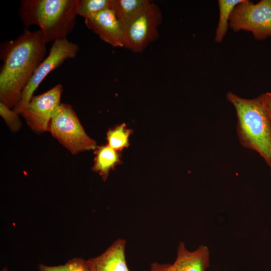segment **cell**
Returning a JSON list of instances; mask_svg holds the SVG:
<instances>
[{
    "instance_id": "20",
    "label": "cell",
    "mask_w": 271,
    "mask_h": 271,
    "mask_svg": "<svg viewBox=\"0 0 271 271\" xmlns=\"http://www.w3.org/2000/svg\"><path fill=\"white\" fill-rule=\"evenodd\" d=\"M266 108L271 118V92L263 94Z\"/></svg>"
},
{
    "instance_id": "11",
    "label": "cell",
    "mask_w": 271,
    "mask_h": 271,
    "mask_svg": "<svg viewBox=\"0 0 271 271\" xmlns=\"http://www.w3.org/2000/svg\"><path fill=\"white\" fill-rule=\"evenodd\" d=\"M209 265V251L205 245L190 251L181 242L177 248V257L172 264L174 271H206Z\"/></svg>"
},
{
    "instance_id": "1",
    "label": "cell",
    "mask_w": 271,
    "mask_h": 271,
    "mask_svg": "<svg viewBox=\"0 0 271 271\" xmlns=\"http://www.w3.org/2000/svg\"><path fill=\"white\" fill-rule=\"evenodd\" d=\"M46 43L40 30L26 29L0 46V102L13 109L34 72L44 59Z\"/></svg>"
},
{
    "instance_id": "14",
    "label": "cell",
    "mask_w": 271,
    "mask_h": 271,
    "mask_svg": "<svg viewBox=\"0 0 271 271\" xmlns=\"http://www.w3.org/2000/svg\"><path fill=\"white\" fill-rule=\"evenodd\" d=\"M246 0H219V17L214 40L221 43L228 30L229 20L235 8Z\"/></svg>"
},
{
    "instance_id": "8",
    "label": "cell",
    "mask_w": 271,
    "mask_h": 271,
    "mask_svg": "<svg viewBox=\"0 0 271 271\" xmlns=\"http://www.w3.org/2000/svg\"><path fill=\"white\" fill-rule=\"evenodd\" d=\"M62 92V85L58 84L43 93L33 95L21 111L20 114L33 131L38 134L49 131L54 112L61 103Z\"/></svg>"
},
{
    "instance_id": "4",
    "label": "cell",
    "mask_w": 271,
    "mask_h": 271,
    "mask_svg": "<svg viewBox=\"0 0 271 271\" xmlns=\"http://www.w3.org/2000/svg\"><path fill=\"white\" fill-rule=\"evenodd\" d=\"M52 136L73 155L95 150V141L86 133L71 105L61 103L55 109L49 128Z\"/></svg>"
},
{
    "instance_id": "19",
    "label": "cell",
    "mask_w": 271,
    "mask_h": 271,
    "mask_svg": "<svg viewBox=\"0 0 271 271\" xmlns=\"http://www.w3.org/2000/svg\"><path fill=\"white\" fill-rule=\"evenodd\" d=\"M151 271H174L172 264H163L154 262L151 265Z\"/></svg>"
},
{
    "instance_id": "21",
    "label": "cell",
    "mask_w": 271,
    "mask_h": 271,
    "mask_svg": "<svg viewBox=\"0 0 271 271\" xmlns=\"http://www.w3.org/2000/svg\"><path fill=\"white\" fill-rule=\"evenodd\" d=\"M1 271H9V270L7 267H5L3 268Z\"/></svg>"
},
{
    "instance_id": "3",
    "label": "cell",
    "mask_w": 271,
    "mask_h": 271,
    "mask_svg": "<svg viewBox=\"0 0 271 271\" xmlns=\"http://www.w3.org/2000/svg\"><path fill=\"white\" fill-rule=\"evenodd\" d=\"M77 0H22L19 16L26 27H40L46 43L67 38L74 30Z\"/></svg>"
},
{
    "instance_id": "17",
    "label": "cell",
    "mask_w": 271,
    "mask_h": 271,
    "mask_svg": "<svg viewBox=\"0 0 271 271\" xmlns=\"http://www.w3.org/2000/svg\"><path fill=\"white\" fill-rule=\"evenodd\" d=\"M38 271H88L86 260L81 257H74L63 264L48 265L39 264Z\"/></svg>"
},
{
    "instance_id": "22",
    "label": "cell",
    "mask_w": 271,
    "mask_h": 271,
    "mask_svg": "<svg viewBox=\"0 0 271 271\" xmlns=\"http://www.w3.org/2000/svg\"><path fill=\"white\" fill-rule=\"evenodd\" d=\"M268 165L269 166V167L270 168V173H271V160H270V163H269Z\"/></svg>"
},
{
    "instance_id": "18",
    "label": "cell",
    "mask_w": 271,
    "mask_h": 271,
    "mask_svg": "<svg viewBox=\"0 0 271 271\" xmlns=\"http://www.w3.org/2000/svg\"><path fill=\"white\" fill-rule=\"evenodd\" d=\"M0 115L12 132L18 131L22 127V124L19 116V114L1 102Z\"/></svg>"
},
{
    "instance_id": "2",
    "label": "cell",
    "mask_w": 271,
    "mask_h": 271,
    "mask_svg": "<svg viewBox=\"0 0 271 271\" xmlns=\"http://www.w3.org/2000/svg\"><path fill=\"white\" fill-rule=\"evenodd\" d=\"M226 98L235 110L240 143L258 153L269 165L271 160V118L263 95L246 99L229 91Z\"/></svg>"
},
{
    "instance_id": "5",
    "label": "cell",
    "mask_w": 271,
    "mask_h": 271,
    "mask_svg": "<svg viewBox=\"0 0 271 271\" xmlns=\"http://www.w3.org/2000/svg\"><path fill=\"white\" fill-rule=\"evenodd\" d=\"M229 27L234 32H250L257 40L271 37V0L256 4L246 0L238 5L231 14Z\"/></svg>"
},
{
    "instance_id": "15",
    "label": "cell",
    "mask_w": 271,
    "mask_h": 271,
    "mask_svg": "<svg viewBox=\"0 0 271 271\" xmlns=\"http://www.w3.org/2000/svg\"><path fill=\"white\" fill-rule=\"evenodd\" d=\"M132 132L124 123L110 128L106 132L107 145L120 152L129 146V138Z\"/></svg>"
},
{
    "instance_id": "10",
    "label": "cell",
    "mask_w": 271,
    "mask_h": 271,
    "mask_svg": "<svg viewBox=\"0 0 271 271\" xmlns=\"http://www.w3.org/2000/svg\"><path fill=\"white\" fill-rule=\"evenodd\" d=\"M126 241L116 240L100 255L86 260L88 271H129L125 256Z\"/></svg>"
},
{
    "instance_id": "13",
    "label": "cell",
    "mask_w": 271,
    "mask_h": 271,
    "mask_svg": "<svg viewBox=\"0 0 271 271\" xmlns=\"http://www.w3.org/2000/svg\"><path fill=\"white\" fill-rule=\"evenodd\" d=\"M150 2L148 0H111L110 8L124 26L139 14Z\"/></svg>"
},
{
    "instance_id": "7",
    "label": "cell",
    "mask_w": 271,
    "mask_h": 271,
    "mask_svg": "<svg viewBox=\"0 0 271 271\" xmlns=\"http://www.w3.org/2000/svg\"><path fill=\"white\" fill-rule=\"evenodd\" d=\"M161 19L159 7L150 1L139 14L124 25L125 48L134 52L143 51L158 37Z\"/></svg>"
},
{
    "instance_id": "9",
    "label": "cell",
    "mask_w": 271,
    "mask_h": 271,
    "mask_svg": "<svg viewBox=\"0 0 271 271\" xmlns=\"http://www.w3.org/2000/svg\"><path fill=\"white\" fill-rule=\"evenodd\" d=\"M86 26L113 47H125L124 27L111 8L85 19Z\"/></svg>"
},
{
    "instance_id": "6",
    "label": "cell",
    "mask_w": 271,
    "mask_h": 271,
    "mask_svg": "<svg viewBox=\"0 0 271 271\" xmlns=\"http://www.w3.org/2000/svg\"><path fill=\"white\" fill-rule=\"evenodd\" d=\"M79 46L67 38L53 42L48 56L38 66L25 87L20 100L13 108L19 114L33 96L34 92L46 76L60 66L66 60L75 58Z\"/></svg>"
},
{
    "instance_id": "16",
    "label": "cell",
    "mask_w": 271,
    "mask_h": 271,
    "mask_svg": "<svg viewBox=\"0 0 271 271\" xmlns=\"http://www.w3.org/2000/svg\"><path fill=\"white\" fill-rule=\"evenodd\" d=\"M111 0H77L76 14L87 19L110 8Z\"/></svg>"
},
{
    "instance_id": "12",
    "label": "cell",
    "mask_w": 271,
    "mask_h": 271,
    "mask_svg": "<svg viewBox=\"0 0 271 271\" xmlns=\"http://www.w3.org/2000/svg\"><path fill=\"white\" fill-rule=\"evenodd\" d=\"M92 170L99 174L103 181L107 180L109 172L121 164V154L107 145L97 147L94 150Z\"/></svg>"
}]
</instances>
